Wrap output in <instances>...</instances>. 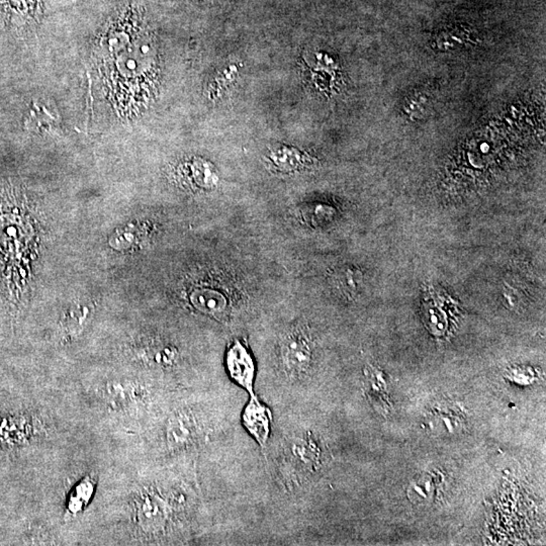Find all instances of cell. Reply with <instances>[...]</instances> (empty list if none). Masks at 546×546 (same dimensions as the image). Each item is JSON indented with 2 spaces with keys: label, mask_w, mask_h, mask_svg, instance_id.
<instances>
[{
  "label": "cell",
  "mask_w": 546,
  "mask_h": 546,
  "mask_svg": "<svg viewBox=\"0 0 546 546\" xmlns=\"http://www.w3.org/2000/svg\"><path fill=\"white\" fill-rule=\"evenodd\" d=\"M313 340L305 328L296 326L280 341V360L282 371L291 380H300L311 367Z\"/></svg>",
  "instance_id": "cell-1"
},
{
  "label": "cell",
  "mask_w": 546,
  "mask_h": 546,
  "mask_svg": "<svg viewBox=\"0 0 546 546\" xmlns=\"http://www.w3.org/2000/svg\"><path fill=\"white\" fill-rule=\"evenodd\" d=\"M226 367L230 378L249 394H254L255 363L248 348L240 342L234 341L226 355Z\"/></svg>",
  "instance_id": "cell-2"
},
{
  "label": "cell",
  "mask_w": 546,
  "mask_h": 546,
  "mask_svg": "<svg viewBox=\"0 0 546 546\" xmlns=\"http://www.w3.org/2000/svg\"><path fill=\"white\" fill-rule=\"evenodd\" d=\"M291 456L298 465L307 470H313L317 467L320 451L315 441L311 437H298L291 443Z\"/></svg>",
  "instance_id": "cell-7"
},
{
  "label": "cell",
  "mask_w": 546,
  "mask_h": 546,
  "mask_svg": "<svg viewBox=\"0 0 546 546\" xmlns=\"http://www.w3.org/2000/svg\"><path fill=\"white\" fill-rule=\"evenodd\" d=\"M337 285L342 293L347 296H355L358 293L360 284L362 282L361 274L355 269L345 268L337 274Z\"/></svg>",
  "instance_id": "cell-8"
},
{
  "label": "cell",
  "mask_w": 546,
  "mask_h": 546,
  "mask_svg": "<svg viewBox=\"0 0 546 546\" xmlns=\"http://www.w3.org/2000/svg\"><path fill=\"white\" fill-rule=\"evenodd\" d=\"M136 517L143 530L148 533H158L167 521L166 503L156 492H147L138 499Z\"/></svg>",
  "instance_id": "cell-4"
},
{
  "label": "cell",
  "mask_w": 546,
  "mask_h": 546,
  "mask_svg": "<svg viewBox=\"0 0 546 546\" xmlns=\"http://www.w3.org/2000/svg\"><path fill=\"white\" fill-rule=\"evenodd\" d=\"M243 427L248 432L249 435L264 449L271 437V424H273V412L263 404L255 394H250L248 403L243 410Z\"/></svg>",
  "instance_id": "cell-3"
},
{
  "label": "cell",
  "mask_w": 546,
  "mask_h": 546,
  "mask_svg": "<svg viewBox=\"0 0 546 546\" xmlns=\"http://www.w3.org/2000/svg\"><path fill=\"white\" fill-rule=\"evenodd\" d=\"M193 298L195 307L209 315H223L228 309L227 296L216 289H200L193 294Z\"/></svg>",
  "instance_id": "cell-6"
},
{
  "label": "cell",
  "mask_w": 546,
  "mask_h": 546,
  "mask_svg": "<svg viewBox=\"0 0 546 546\" xmlns=\"http://www.w3.org/2000/svg\"><path fill=\"white\" fill-rule=\"evenodd\" d=\"M197 433V425L193 417L179 413L169 420L167 426V440L172 447H182L189 444Z\"/></svg>",
  "instance_id": "cell-5"
}]
</instances>
